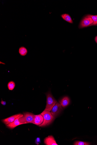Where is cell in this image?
Listing matches in <instances>:
<instances>
[{"label":"cell","instance_id":"cell-14","mask_svg":"<svg viewBox=\"0 0 97 145\" xmlns=\"http://www.w3.org/2000/svg\"><path fill=\"white\" fill-rule=\"evenodd\" d=\"M86 17H91L93 20L94 22L91 25V26L97 24V15H87Z\"/></svg>","mask_w":97,"mask_h":145},{"label":"cell","instance_id":"cell-6","mask_svg":"<svg viewBox=\"0 0 97 145\" xmlns=\"http://www.w3.org/2000/svg\"><path fill=\"white\" fill-rule=\"evenodd\" d=\"M23 116V114L22 116L18 117V118L15 119L14 121L7 125V126L9 128L13 129L14 128L18 125H22V124H25L24 123H21L19 120V119L20 117Z\"/></svg>","mask_w":97,"mask_h":145},{"label":"cell","instance_id":"cell-1","mask_svg":"<svg viewBox=\"0 0 97 145\" xmlns=\"http://www.w3.org/2000/svg\"><path fill=\"white\" fill-rule=\"evenodd\" d=\"M41 114L42 115L44 118L43 123L39 125L41 127L50 125L55 119V117L52 115L51 112L47 110H44Z\"/></svg>","mask_w":97,"mask_h":145},{"label":"cell","instance_id":"cell-5","mask_svg":"<svg viewBox=\"0 0 97 145\" xmlns=\"http://www.w3.org/2000/svg\"><path fill=\"white\" fill-rule=\"evenodd\" d=\"M62 107L60 103L57 102L52 108L51 111V113L55 118L63 110Z\"/></svg>","mask_w":97,"mask_h":145},{"label":"cell","instance_id":"cell-11","mask_svg":"<svg viewBox=\"0 0 97 145\" xmlns=\"http://www.w3.org/2000/svg\"><path fill=\"white\" fill-rule=\"evenodd\" d=\"M61 17L64 20L70 23H72L73 21L70 16L68 14H63L61 15Z\"/></svg>","mask_w":97,"mask_h":145},{"label":"cell","instance_id":"cell-8","mask_svg":"<svg viewBox=\"0 0 97 145\" xmlns=\"http://www.w3.org/2000/svg\"><path fill=\"white\" fill-rule=\"evenodd\" d=\"M22 115L21 114H16L9 117L8 118L3 119L2 121L4 124L7 125L9 124L12 122L15 121L16 118H17L18 117L22 116Z\"/></svg>","mask_w":97,"mask_h":145},{"label":"cell","instance_id":"cell-17","mask_svg":"<svg viewBox=\"0 0 97 145\" xmlns=\"http://www.w3.org/2000/svg\"><path fill=\"white\" fill-rule=\"evenodd\" d=\"M1 104L3 105H5L6 104V102L5 101L2 100L1 102Z\"/></svg>","mask_w":97,"mask_h":145},{"label":"cell","instance_id":"cell-18","mask_svg":"<svg viewBox=\"0 0 97 145\" xmlns=\"http://www.w3.org/2000/svg\"><path fill=\"white\" fill-rule=\"evenodd\" d=\"M95 40L96 42L97 43V36L95 38Z\"/></svg>","mask_w":97,"mask_h":145},{"label":"cell","instance_id":"cell-16","mask_svg":"<svg viewBox=\"0 0 97 145\" xmlns=\"http://www.w3.org/2000/svg\"><path fill=\"white\" fill-rule=\"evenodd\" d=\"M41 142V140L40 138H37L35 140V143L37 145H39Z\"/></svg>","mask_w":97,"mask_h":145},{"label":"cell","instance_id":"cell-4","mask_svg":"<svg viewBox=\"0 0 97 145\" xmlns=\"http://www.w3.org/2000/svg\"><path fill=\"white\" fill-rule=\"evenodd\" d=\"M93 21L91 17H84L81 22L79 25L80 28L91 26L93 23Z\"/></svg>","mask_w":97,"mask_h":145},{"label":"cell","instance_id":"cell-12","mask_svg":"<svg viewBox=\"0 0 97 145\" xmlns=\"http://www.w3.org/2000/svg\"><path fill=\"white\" fill-rule=\"evenodd\" d=\"M19 53L20 56H25L27 55L28 50L26 48L24 47H20L19 48Z\"/></svg>","mask_w":97,"mask_h":145},{"label":"cell","instance_id":"cell-2","mask_svg":"<svg viewBox=\"0 0 97 145\" xmlns=\"http://www.w3.org/2000/svg\"><path fill=\"white\" fill-rule=\"evenodd\" d=\"M46 95L47 96V101H46V105L45 110L51 111L52 108L57 103V102L50 92H48L46 94Z\"/></svg>","mask_w":97,"mask_h":145},{"label":"cell","instance_id":"cell-9","mask_svg":"<svg viewBox=\"0 0 97 145\" xmlns=\"http://www.w3.org/2000/svg\"><path fill=\"white\" fill-rule=\"evenodd\" d=\"M43 117L41 114L35 115L33 124L39 126L43 123Z\"/></svg>","mask_w":97,"mask_h":145},{"label":"cell","instance_id":"cell-7","mask_svg":"<svg viewBox=\"0 0 97 145\" xmlns=\"http://www.w3.org/2000/svg\"><path fill=\"white\" fill-rule=\"evenodd\" d=\"M44 142L46 145H58L52 135H49L46 137L44 140Z\"/></svg>","mask_w":97,"mask_h":145},{"label":"cell","instance_id":"cell-3","mask_svg":"<svg viewBox=\"0 0 97 145\" xmlns=\"http://www.w3.org/2000/svg\"><path fill=\"white\" fill-rule=\"evenodd\" d=\"M35 116V115L31 113H24L23 116L19 119V120L21 123L33 124Z\"/></svg>","mask_w":97,"mask_h":145},{"label":"cell","instance_id":"cell-15","mask_svg":"<svg viewBox=\"0 0 97 145\" xmlns=\"http://www.w3.org/2000/svg\"><path fill=\"white\" fill-rule=\"evenodd\" d=\"M91 144L90 143L87 142L77 141L74 143V145H90Z\"/></svg>","mask_w":97,"mask_h":145},{"label":"cell","instance_id":"cell-13","mask_svg":"<svg viewBox=\"0 0 97 145\" xmlns=\"http://www.w3.org/2000/svg\"><path fill=\"white\" fill-rule=\"evenodd\" d=\"M8 88L10 90H12L15 87V84L13 81L9 82L7 85Z\"/></svg>","mask_w":97,"mask_h":145},{"label":"cell","instance_id":"cell-10","mask_svg":"<svg viewBox=\"0 0 97 145\" xmlns=\"http://www.w3.org/2000/svg\"><path fill=\"white\" fill-rule=\"evenodd\" d=\"M70 98L68 96H66L59 101V103H60L62 107L64 108L68 106L70 104Z\"/></svg>","mask_w":97,"mask_h":145}]
</instances>
